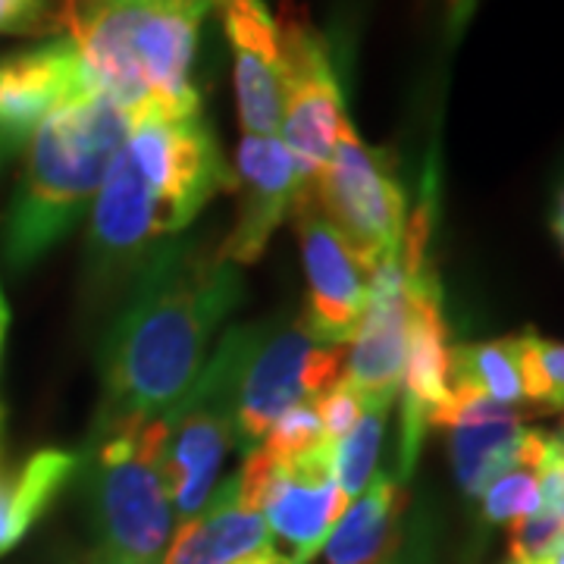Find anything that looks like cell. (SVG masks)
<instances>
[{
	"mask_svg": "<svg viewBox=\"0 0 564 564\" xmlns=\"http://www.w3.org/2000/svg\"><path fill=\"white\" fill-rule=\"evenodd\" d=\"M343 370L345 345L323 339L304 317L276 329L261 323L239 389V448L248 455L282 411L323 395Z\"/></svg>",
	"mask_w": 564,
	"mask_h": 564,
	"instance_id": "cell-8",
	"label": "cell"
},
{
	"mask_svg": "<svg viewBox=\"0 0 564 564\" xmlns=\"http://www.w3.org/2000/svg\"><path fill=\"white\" fill-rule=\"evenodd\" d=\"M91 564H161L173 540V505L161 474V423L91 436Z\"/></svg>",
	"mask_w": 564,
	"mask_h": 564,
	"instance_id": "cell-6",
	"label": "cell"
},
{
	"mask_svg": "<svg viewBox=\"0 0 564 564\" xmlns=\"http://www.w3.org/2000/svg\"><path fill=\"white\" fill-rule=\"evenodd\" d=\"M527 414L533 411L492 402L484 392L464 386H452L443 408L433 411L430 426L448 430L452 470L467 496H484L486 486L514 462Z\"/></svg>",
	"mask_w": 564,
	"mask_h": 564,
	"instance_id": "cell-17",
	"label": "cell"
},
{
	"mask_svg": "<svg viewBox=\"0 0 564 564\" xmlns=\"http://www.w3.org/2000/svg\"><path fill=\"white\" fill-rule=\"evenodd\" d=\"M408 492L399 477H377L348 505L323 545L326 564H386L402 540Z\"/></svg>",
	"mask_w": 564,
	"mask_h": 564,
	"instance_id": "cell-20",
	"label": "cell"
},
{
	"mask_svg": "<svg viewBox=\"0 0 564 564\" xmlns=\"http://www.w3.org/2000/svg\"><path fill=\"white\" fill-rule=\"evenodd\" d=\"M242 302L239 267L220 245L176 239L135 276L101 351V411L91 436L148 426L202 377L214 333Z\"/></svg>",
	"mask_w": 564,
	"mask_h": 564,
	"instance_id": "cell-1",
	"label": "cell"
},
{
	"mask_svg": "<svg viewBox=\"0 0 564 564\" xmlns=\"http://www.w3.org/2000/svg\"><path fill=\"white\" fill-rule=\"evenodd\" d=\"M408 276L402 258H392L373 267L367 276V302L345 355L343 377L367 402H395L408 355Z\"/></svg>",
	"mask_w": 564,
	"mask_h": 564,
	"instance_id": "cell-14",
	"label": "cell"
},
{
	"mask_svg": "<svg viewBox=\"0 0 564 564\" xmlns=\"http://www.w3.org/2000/svg\"><path fill=\"white\" fill-rule=\"evenodd\" d=\"M552 232H555V239H558V245H562L564 251V214H555V217H552Z\"/></svg>",
	"mask_w": 564,
	"mask_h": 564,
	"instance_id": "cell-31",
	"label": "cell"
},
{
	"mask_svg": "<svg viewBox=\"0 0 564 564\" xmlns=\"http://www.w3.org/2000/svg\"><path fill=\"white\" fill-rule=\"evenodd\" d=\"M232 51V79L245 135H280L282 35L263 0H214Z\"/></svg>",
	"mask_w": 564,
	"mask_h": 564,
	"instance_id": "cell-16",
	"label": "cell"
},
{
	"mask_svg": "<svg viewBox=\"0 0 564 564\" xmlns=\"http://www.w3.org/2000/svg\"><path fill=\"white\" fill-rule=\"evenodd\" d=\"M448 3H462V0H448Z\"/></svg>",
	"mask_w": 564,
	"mask_h": 564,
	"instance_id": "cell-36",
	"label": "cell"
},
{
	"mask_svg": "<svg viewBox=\"0 0 564 564\" xmlns=\"http://www.w3.org/2000/svg\"><path fill=\"white\" fill-rule=\"evenodd\" d=\"M543 562L545 564H564V540L558 545H555V549H552L549 555H545Z\"/></svg>",
	"mask_w": 564,
	"mask_h": 564,
	"instance_id": "cell-32",
	"label": "cell"
},
{
	"mask_svg": "<svg viewBox=\"0 0 564 564\" xmlns=\"http://www.w3.org/2000/svg\"><path fill=\"white\" fill-rule=\"evenodd\" d=\"M323 443H326V436H323L317 399H307V402L292 404L289 411H282L254 448L273 464H285L314 452Z\"/></svg>",
	"mask_w": 564,
	"mask_h": 564,
	"instance_id": "cell-23",
	"label": "cell"
},
{
	"mask_svg": "<svg viewBox=\"0 0 564 564\" xmlns=\"http://www.w3.org/2000/svg\"><path fill=\"white\" fill-rule=\"evenodd\" d=\"M448 377L452 386L484 392L492 402L527 408L533 414L549 411L536 333L455 345L448 348Z\"/></svg>",
	"mask_w": 564,
	"mask_h": 564,
	"instance_id": "cell-19",
	"label": "cell"
},
{
	"mask_svg": "<svg viewBox=\"0 0 564 564\" xmlns=\"http://www.w3.org/2000/svg\"><path fill=\"white\" fill-rule=\"evenodd\" d=\"M321 214L367 267L399 258L408 226V195L383 151L370 148L348 122L321 176L311 182Z\"/></svg>",
	"mask_w": 564,
	"mask_h": 564,
	"instance_id": "cell-7",
	"label": "cell"
},
{
	"mask_svg": "<svg viewBox=\"0 0 564 564\" xmlns=\"http://www.w3.org/2000/svg\"><path fill=\"white\" fill-rule=\"evenodd\" d=\"M564 214V163L558 170V180H555V195H552V217Z\"/></svg>",
	"mask_w": 564,
	"mask_h": 564,
	"instance_id": "cell-30",
	"label": "cell"
},
{
	"mask_svg": "<svg viewBox=\"0 0 564 564\" xmlns=\"http://www.w3.org/2000/svg\"><path fill=\"white\" fill-rule=\"evenodd\" d=\"M61 29L57 0H0V35H32Z\"/></svg>",
	"mask_w": 564,
	"mask_h": 564,
	"instance_id": "cell-26",
	"label": "cell"
},
{
	"mask_svg": "<svg viewBox=\"0 0 564 564\" xmlns=\"http://www.w3.org/2000/svg\"><path fill=\"white\" fill-rule=\"evenodd\" d=\"M132 117L104 91L63 104L25 141V163L3 220V254L29 267L91 210Z\"/></svg>",
	"mask_w": 564,
	"mask_h": 564,
	"instance_id": "cell-4",
	"label": "cell"
},
{
	"mask_svg": "<svg viewBox=\"0 0 564 564\" xmlns=\"http://www.w3.org/2000/svg\"><path fill=\"white\" fill-rule=\"evenodd\" d=\"M0 163H3V161H0Z\"/></svg>",
	"mask_w": 564,
	"mask_h": 564,
	"instance_id": "cell-37",
	"label": "cell"
},
{
	"mask_svg": "<svg viewBox=\"0 0 564 564\" xmlns=\"http://www.w3.org/2000/svg\"><path fill=\"white\" fill-rule=\"evenodd\" d=\"M511 564H545V562H511Z\"/></svg>",
	"mask_w": 564,
	"mask_h": 564,
	"instance_id": "cell-35",
	"label": "cell"
},
{
	"mask_svg": "<svg viewBox=\"0 0 564 564\" xmlns=\"http://www.w3.org/2000/svg\"><path fill=\"white\" fill-rule=\"evenodd\" d=\"M3 333H7V304H3V292H0V345H3Z\"/></svg>",
	"mask_w": 564,
	"mask_h": 564,
	"instance_id": "cell-33",
	"label": "cell"
},
{
	"mask_svg": "<svg viewBox=\"0 0 564 564\" xmlns=\"http://www.w3.org/2000/svg\"><path fill=\"white\" fill-rule=\"evenodd\" d=\"M236 564H295L292 558H285L280 552H273V549H263V552H254V555H248L242 562Z\"/></svg>",
	"mask_w": 564,
	"mask_h": 564,
	"instance_id": "cell-28",
	"label": "cell"
},
{
	"mask_svg": "<svg viewBox=\"0 0 564 564\" xmlns=\"http://www.w3.org/2000/svg\"><path fill=\"white\" fill-rule=\"evenodd\" d=\"M508 527H511V540H508L511 562H543L545 555L564 540V521L543 508Z\"/></svg>",
	"mask_w": 564,
	"mask_h": 564,
	"instance_id": "cell-24",
	"label": "cell"
},
{
	"mask_svg": "<svg viewBox=\"0 0 564 564\" xmlns=\"http://www.w3.org/2000/svg\"><path fill=\"white\" fill-rule=\"evenodd\" d=\"M555 433H558V440H562V445H564V421H562V430H555Z\"/></svg>",
	"mask_w": 564,
	"mask_h": 564,
	"instance_id": "cell-34",
	"label": "cell"
},
{
	"mask_svg": "<svg viewBox=\"0 0 564 564\" xmlns=\"http://www.w3.org/2000/svg\"><path fill=\"white\" fill-rule=\"evenodd\" d=\"M88 0H57V22H61V29H66V22L76 17V10L85 7Z\"/></svg>",
	"mask_w": 564,
	"mask_h": 564,
	"instance_id": "cell-29",
	"label": "cell"
},
{
	"mask_svg": "<svg viewBox=\"0 0 564 564\" xmlns=\"http://www.w3.org/2000/svg\"><path fill=\"white\" fill-rule=\"evenodd\" d=\"M76 467L79 458L73 452L41 448L17 474L0 477V555L20 543Z\"/></svg>",
	"mask_w": 564,
	"mask_h": 564,
	"instance_id": "cell-21",
	"label": "cell"
},
{
	"mask_svg": "<svg viewBox=\"0 0 564 564\" xmlns=\"http://www.w3.org/2000/svg\"><path fill=\"white\" fill-rule=\"evenodd\" d=\"M304 185L302 170L280 135H242L232 173L239 207L232 232L220 242L223 261L236 267L258 261Z\"/></svg>",
	"mask_w": 564,
	"mask_h": 564,
	"instance_id": "cell-13",
	"label": "cell"
},
{
	"mask_svg": "<svg viewBox=\"0 0 564 564\" xmlns=\"http://www.w3.org/2000/svg\"><path fill=\"white\" fill-rule=\"evenodd\" d=\"M282 35V122L280 139L292 151L302 180L321 176L336 141L348 126L343 85L329 44L304 20L280 22Z\"/></svg>",
	"mask_w": 564,
	"mask_h": 564,
	"instance_id": "cell-9",
	"label": "cell"
},
{
	"mask_svg": "<svg viewBox=\"0 0 564 564\" xmlns=\"http://www.w3.org/2000/svg\"><path fill=\"white\" fill-rule=\"evenodd\" d=\"M220 192H232V170L202 110L132 120L91 204V261L104 276L141 270Z\"/></svg>",
	"mask_w": 564,
	"mask_h": 564,
	"instance_id": "cell-2",
	"label": "cell"
},
{
	"mask_svg": "<svg viewBox=\"0 0 564 564\" xmlns=\"http://www.w3.org/2000/svg\"><path fill=\"white\" fill-rule=\"evenodd\" d=\"M273 549V533L261 511L248 508L239 484L223 480L202 511L173 533L161 564H236Z\"/></svg>",
	"mask_w": 564,
	"mask_h": 564,
	"instance_id": "cell-18",
	"label": "cell"
},
{
	"mask_svg": "<svg viewBox=\"0 0 564 564\" xmlns=\"http://www.w3.org/2000/svg\"><path fill=\"white\" fill-rule=\"evenodd\" d=\"M95 91L69 35L0 57V161L13 158L63 104Z\"/></svg>",
	"mask_w": 564,
	"mask_h": 564,
	"instance_id": "cell-12",
	"label": "cell"
},
{
	"mask_svg": "<svg viewBox=\"0 0 564 564\" xmlns=\"http://www.w3.org/2000/svg\"><path fill=\"white\" fill-rule=\"evenodd\" d=\"M261 326H232L204 364L202 377L161 423V474L173 514L195 518L220 486L223 464L239 448V389Z\"/></svg>",
	"mask_w": 564,
	"mask_h": 564,
	"instance_id": "cell-5",
	"label": "cell"
},
{
	"mask_svg": "<svg viewBox=\"0 0 564 564\" xmlns=\"http://www.w3.org/2000/svg\"><path fill=\"white\" fill-rule=\"evenodd\" d=\"M348 508L329 462V443L295 462L276 464L263 486L261 514L270 533L289 545V558L307 564L321 552Z\"/></svg>",
	"mask_w": 564,
	"mask_h": 564,
	"instance_id": "cell-15",
	"label": "cell"
},
{
	"mask_svg": "<svg viewBox=\"0 0 564 564\" xmlns=\"http://www.w3.org/2000/svg\"><path fill=\"white\" fill-rule=\"evenodd\" d=\"M389 411H392V402H367L361 421L355 423L343 440L329 443L333 477L348 496V502L358 499L364 489L377 480V464H380Z\"/></svg>",
	"mask_w": 564,
	"mask_h": 564,
	"instance_id": "cell-22",
	"label": "cell"
},
{
	"mask_svg": "<svg viewBox=\"0 0 564 564\" xmlns=\"http://www.w3.org/2000/svg\"><path fill=\"white\" fill-rule=\"evenodd\" d=\"M408 276V302H411V329H408V355L402 367V445H399V480L414 470L421 455L423 433L430 430V417L443 408L452 392L448 377V345H445L443 295L433 267L426 263Z\"/></svg>",
	"mask_w": 564,
	"mask_h": 564,
	"instance_id": "cell-11",
	"label": "cell"
},
{
	"mask_svg": "<svg viewBox=\"0 0 564 564\" xmlns=\"http://www.w3.org/2000/svg\"><path fill=\"white\" fill-rule=\"evenodd\" d=\"M540 367L545 380V408L564 411V343L540 339Z\"/></svg>",
	"mask_w": 564,
	"mask_h": 564,
	"instance_id": "cell-27",
	"label": "cell"
},
{
	"mask_svg": "<svg viewBox=\"0 0 564 564\" xmlns=\"http://www.w3.org/2000/svg\"><path fill=\"white\" fill-rule=\"evenodd\" d=\"M295 236L302 248L304 276H307V311L304 321L311 323L323 339L345 345L355 336L367 302V267L336 232V226L321 214L304 185L302 195L292 204Z\"/></svg>",
	"mask_w": 564,
	"mask_h": 564,
	"instance_id": "cell-10",
	"label": "cell"
},
{
	"mask_svg": "<svg viewBox=\"0 0 564 564\" xmlns=\"http://www.w3.org/2000/svg\"><path fill=\"white\" fill-rule=\"evenodd\" d=\"M364 408H367V399L345 377H339L323 395H317V411H321V426L326 443L343 440L345 433L361 421Z\"/></svg>",
	"mask_w": 564,
	"mask_h": 564,
	"instance_id": "cell-25",
	"label": "cell"
},
{
	"mask_svg": "<svg viewBox=\"0 0 564 564\" xmlns=\"http://www.w3.org/2000/svg\"><path fill=\"white\" fill-rule=\"evenodd\" d=\"M214 0H88L66 22L95 88L139 120L198 113L195 57Z\"/></svg>",
	"mask_w": 564,
	"mask_h": 564,
	"instance_id": "cell-3",
	"label": "cell"
}]
</instances>
